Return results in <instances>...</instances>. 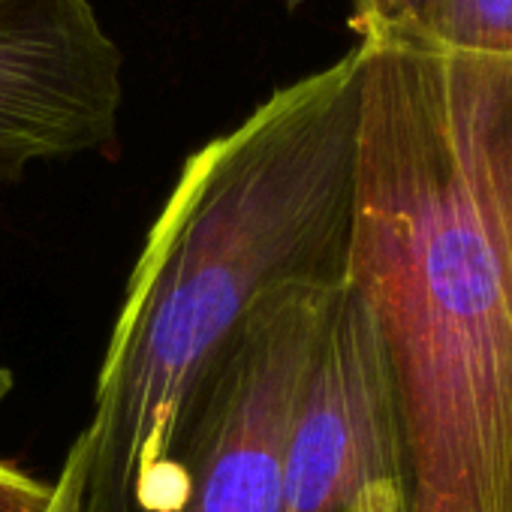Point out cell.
<instances>
[{
  "label": "cell",
  "mask_w": 512,
  "mask_h": 512,
  "mask_svg": "<svg viewBox=\"0 0 512 512\" xmlns=\"http://www.w3.org/2000/svg\"><path fill=\"white\" fill-rule=\"evenodd\" d=\"M356 52L347 284L389 362L413 512H512V58Z\"/></svg>",
  "instance_id": "6da1fadb"
},
{
  "label": "cell",
  "mask_w": 512,
  "mask_h": 512,
  "mask_svg": "<svg viewBox=\"0 0 512 512\" xmlns=\"http://www.w3.org/2000/svg\"><path fill=\"white\" fill-rule=\"evenodd\" d=\"M359 52L193 151L136 260L79 434V512H163L181 413L253 308L350 269Z\"/></svg>",
  "instance_id": "7a4b0ae2"
},
{
  "label": "cell",
  "mask_w": 512,
  "mask_h": 512,
  "mask_svg": "<svg viewBox=\"0 0 512 512\" xmlns=\"http://www.w3.org/2000/svg\"><path fill=\"white\" fill-rule=\"evenodd\" d=\"M341 287H287L253 308L181 413L163 512H284L302 380Z\"/></svg>",
  "instance_id": "3957f363"
},
{
  "label": "cell",
  "mask_w": 512,
  "mask_h": 512,
  "mask_svg": "<svg viewBox=\"0 0 512 512\" xmlns=\"http://www.w3.org/2000/svg\"><path fill=\"white\" fill-rule=\"evenodd\" d=\"M284 512H413V470L389 362L350 284L332 296L302 380Z\"/></svg>",
  "instance_id": "277c9868"
},
{
  "label": "cell",
  "mask_w": 512,
  "mask_h": 512,
  "mask_svg": "<svg viewBox=\"0 0 512 512\" xmlns=\"http://www.w3.org/2000/svg\"><path fill=\"white\" fill-rule=\"evenodd\" d=\"M124 112V52L91 0H0V181L106 154Z\"/></svg>",
  "instance_id": "5b68a950"
},
{
  "label": "cell",
  "mask_w": 512,
  "mask_h": 512,
  "mask_svg": "<svg viewBox=\"0 0 512 512\" xmlns=\"http://www.w3.org/2000/svg\"><path fill=\"white\" fill-rule=\"evenodd\" d=\"M386 43L449 55L512 58V0H422L410 25Z\"/></svg>",
  "instance_id": "8992f818"
},
{
  "label": "cell",
  "mask_w": 512,
  "mask_h": 512,
  "mask_svg": "<svg viewBox=\"0 0 512 512\" xmlns=\"http://www.w3.org/2000/svg\"><path fill=\"white\" fill-rule=\"evenodd\" d=\"M422 0H350V28L359 40H392L398 37Z\"/></svg>",
  "instance_id": "52a82bcc"
},
{
  "label": "cell",
  "mask_w": 512,
  "mask_h": 512,
  "mask_svg": "<svg viewBox=\"0 0 512 512\" xmlns=\"http://www.w3.org/2000/svg\"><path fill=\"white\" fill-rule=\"evenodd\" d=\"M55 482H43L0 458V512H52Z\"/></svg>",
  "instance_id": "ba28073f"
},
{
  "label": "cell",
  "mask_w": 512,
  "mask_h": 512,
  "mask_svg": "<svg viewBox=\"0 0 512 512\" xmlns=\"http://www.w3.org/2000/svg\"><path fill=\"white\" fill-rule=\"evenodd\" d=\"M82 488H85V446L76 437V443L70 446V455L55 479V509L52 512H79Z\"/></svg>",
  "instance_id": "9c48e42d"
},
{
  "label": "cell",
  "mask_w": 512,
  "mask_h": 512,
  "mask_svg": "<svg viewBox=\"0 0 512 512\" xmlns=\"http://www.w3.org/2000/svg\"><path fill=\"white\" fill-rule=\"evenodd\" d=\"M10 389H13V374L4 365H0V401L10 395Z\"/></svg>",
  "instance_id": "30bf717a"
},
{
  "label": "cell",
  "mask_w": 512,
  "mask_h": 512,
  "mask_svg": "<svg viewBox=\"0 0 512 512\" xmlns=\"http://www.w3.org/2000/svg\"><path fill=\"white\" fill-rule=\"evenodd\" d=\"M290 4H299V0H290Z\"/></svg>",
  "instance_id": "8fae6325"
}]
</instances>
